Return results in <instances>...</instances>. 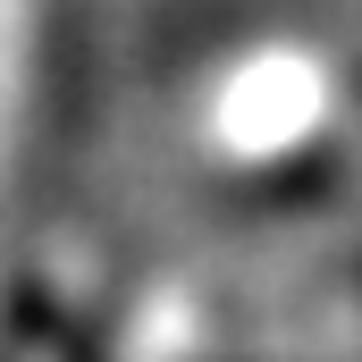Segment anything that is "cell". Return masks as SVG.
<instances>
[{
	"label": "cell",
	"mask_w": 362,
	"mask_h": 362,
	"mask_svg": "<svg viewBox=\"0 0 362 362\" xmlns=\"http://www.w3.org/2000/svg\"><path fill=\"white\" fill-rule=\"evenodd\" d=\"M93 0H0V236H17L85 135Z\"/></svg>",
	"instance_id": "obj_2"
},
{
	"label": "cell",
	"mask_w": 362,
	"mask_h": 362,
	"mask_svg": "<svg viewBox=\"0 0 362 362\" xmlns=\"http://www.w3.org/2000/svg\"><path fill=\"white\" fill-rule=\"evenodd\" d=\"M354 118H362V85H354L346 51H329V42H270V51H245L211 85V101H202V160L245 202L295 194V185H320L337 169Z\"/></svg>",
	"instance_id": "obj_1"
}]
</instances>
